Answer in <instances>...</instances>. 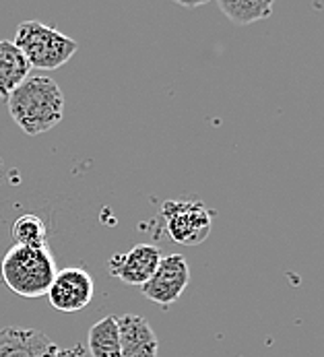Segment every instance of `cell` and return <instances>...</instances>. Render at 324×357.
<instances>
[{
    "mask_svg": "<svg viewBox=\"0 0 324 357\" xmlns=\"http://www.w3.org/2000/svg\"><path fill=\"white\" fill-rule=\"evenodd\" d=\"M50 248H27L13 244L2 258L0 275L6 287L21 298H44L56 277Z\"/></svg>",
    "mask_w": 324,
    "mask_h": 357,
    "instance_id": "2",
    "label": "cell"
},
{
    "mask_svg": "<svg viewBox=\"0 0 324 357\" xmlns=\"http://www.w3.org/2000/svg\"><path fill=\"white\" fill-rule=\"evenodd\" d=\"M13 44L23 52L31 68H42V70L60 68L79 50L72 38L40 21H23L17 27Z\"/></svg>",
    "mask_w": 324,
    "mask_h": 357,
    "instance_id": "3",
    "label": "cell"
},
{
    "mask_svg": "<svg viewBox=\"0 0 324 357\" xmlns=\"http://www.w3.org/2000/svg\"><path fill=\"white\" fill-rule=\"evenodd\" d=\"M0 357H81V349H62L38 328H0Z\"/></svg>",
    "mask_w": 324,
    "mask_h": 357,
    "instance_id": "5",
    "label": "cell"
},
{
    "mask_svg": "<svg viewBox=\"0 0 324 357\" xmlns=\"http://www.w3.org/2000/svg\"><path fill=\"white\" fill-rule=\"evenodd\" d=\"M29 62L13 42H0V98L6 100L27 77H29Z\"/></svg>",
    "mask_w": 324,
    "mask_h": 357,
    "instance_id": "10",
    "label": "cell"
},
{
    "mask_svg": "<svg viewBox=\"0 0 324 357\" xmlns=\"http://www.w3.org/2000/svg\"><path fill=\"white\" fill-rule=\"evenodd\" d=\"M122 357H157L160 341L151 324L137 314L116 316Z\"/></svg>",
    "mask_w": 324,
    "mask_h": 357,
    "instance_id": "9",
    "label": "cell"
},
{
    "mask_svg": "<svg viewBox=\"0 0 324 357\" xmlns=\"http://www.w3.org/2000/svg\"><path fill=\"white\" fill-rule=\"evenodd\" d=\"M10 236L17 246H27V248H48V229L46 223L40 215L36 213H25L13 221Z\"/></svg>",
    "mask_w": 324,
    "mask_h": 357,
    "instance_id": "12",
    "label": "cell"
},
{
    "mask_svg": "<svg viewBox=\"0 0 324 357\" xmlns=\"http://www.w3.org/2000/svg\"><path fill=\"white\" fill-rule=\"evenodd\" d=\"M87 347L91 357H122L116 316H106L91 326Z\"/></svg>",
    "mask_w": 324,
    "mask_h": 357,
    "instance_id": "11",
    "label": "cell"
},
{
    "mask_svg": "<svg viewBox=\"0 0 324 357\" xmlns=\"http://www.w3.org/2000/svg\"><path fill=\"white\" fill-rule=\"evenodd\" d=\"M190 281V268L182 255L162 256L160 266L151 279L141 287L143 296L160 306L167 307L180 300Z\"/></svg>",
    "mask_w": 324,
    "mask_h": 357,
    "instance_id": "6",
    "label": "cell"
},
{
    "mask_svg": "<svg viewBox=\"0 0 324 357\" xmlns=\"http://www.w3.org/2000/svg\"><path fill=\"white\" fill-rule=\"evenodd\" d=\"M46 296L56 310L64 314H72L91 304L95 296V281L85 268L68 266L56 273Z\"/></svg>",
    "mask_w": 324,
    "mask_h": 357,
    "instance_id": "7",
    "label": "cell"
},
{
    "mask_svg": "<svg viewBox=\"0 0 324 357\" xmlns=\"http://www.w3.org/2000/svg\"><path fill=\"white\" fill-rule=\"evenodd\" d=\"M162 252L153 244H137L128 252L109 258V275L126 285L143 287L160 266Z\"/></svg>",
    "mask_w": 324,
    "mask_h": 357,
    "instance_id": "8",
    "label": "cell"
},
{
    "mask_svg": "<svg viewBox=\"0 0 324 357\" xmlns=\"http://www.w3.org/2000/svg\"><path fill=\"white\" fill-rule=\"evenodd\" d=\"M219 8L236 25H250L272 13L270 0H219Z\"/></svg>",
    "mask_w": 324,
    "mask_h": 357,
    "instance_id": "13",
    "label": "cell"
},
{
    "mask_svg": "<svg viewBox=\"0 0 324 357\" xmlns=\"http://www.w3.org/2000/svg\"><path fill=\"white\" fill-rule=\"evenodd\" d=\"M6 103L15 124L29 137L52 130L64 116L62 89L50 77H27Z\"/></svg>",
    "mask_w": 324,
    "mask_h": 357,
    "instance_id": "1",
    "label": "cell"
},
{
    "mask_svg": "<svg viewBox=\"0 0 324 357\" xmlns=\"http://www.w3.org/2000/svg\"><path fill=\"white\" fill-rule=\"evenodd\" d=\"M213 211L199 199L165 201L162 217L169 238L182 246L203 244L213 229Z\"/></svg>",
    "mask_w": 324,
    "mask_h": 357,
    "instance_id": "4",
    "label": "cell"
}]
</instances>
